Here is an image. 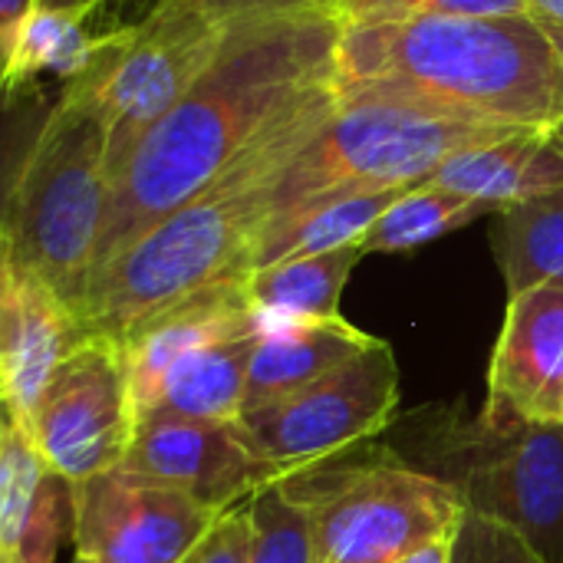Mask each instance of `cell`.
Listing matches in <instances>:
<instances>
[{
	"instance_id": "obj_1",
	"label": "cell",
	"mask_w": 563,
	"mask_h": 563,
	"mask_svg": "<svg viewBox=\"0 0 563 563\" xmlns=\"http://www.w3.org/2000/svg\"><path fill=\"white\" fill-rule=\"evenodd\" d=\"M340 36L330 0L234 23L214 63L112 181L96 271L300 115L343 96Z\"/></svg>"
},
{
	"instance_id": "obj_2",
	"label": "cell",
	"mask_w": 563,
	"mask_h": 563,
	"mask_svg": "<svg viewBox=\"0 0 563 563\" xmlns=\"http://www.w3.org/2000/svg\"><path fill=\"white\" fill-rule=\"evenodd\" d=\"M340 92L475 125L554 132L563 125V53L534 13L346 26Z\"/></svg>"
},
{
	"instance_id": "obj_3",
	"label": "cell",
	"mask_w": 563,
	"mask_h": 563,
	"mask_svg": "<svg viewBox=\"0 0 563 563\" xmlns=\"http://www.w3.org/2000/svg\"><path fill=\"white\" fill-rule=\"evenodd\" d=\"M343 96L310 109L195 201L158 221L89 280L79 320L89 333L122 340L158 310L254 271L271 221V188L320 135Z\"/></svg>"
},
{
	"instance_id": "obj_4",
	"label": "cell",
	"mask_w": 563,
	"mask_h": 563,
	"mask_svg": "<svg viewBox=\"0 0 563 563\" xmlns=\"http://www.w3.org/2000/svg\"><path fill=\"white\" fill-rule=\"evenodd\" d=\"M383 442L465 511L511 528L544 563H563V422L468 416L439 402L396 416Z\"/></svg>"
},
{
	"instance_id": "obj_5",
	"label": "cell",
	"mask_w": 563,
	"mask_h": 563,
	"mask_svg": "<svg viewBox=\"0 0 563 563\" xmlns=\"http://www.w3.org/2000/svg\"><path fill=\"white\" fill-rule=\"evenodd\" d=\"M109 205L106 125L82 82H66L3 185L0 257L46 280L76 313Z\"/></svg>"
},
{
	"instance_id": "obj_6",
	"label": "cell",
	"mask_w": 563,
	"mask_h": 563,
	"mask_svg": "<svg viewBox=\"0 0 563 563\" xmlns=\"http://www.w3.org/2000/svg\"><path fill=\"white\" fill-rule=\"evenodd\" d=\"M310 525L317 563H399L455 534L465 508L383 439L303 465L277 482Z\"/></svg>"
},
{
	"instance_id": "obj_7",
	"label": "cell",
	"mask_w": 563,
	"mask_h": 563,
	"mask_svg": "<svg viewBox=\"0 0 563 563\" xmlns=\"http://www.w3.org/2000/svg\"><path fill=\"white\" fill-rule=\"evenodd\" d=\"M511 132L525 129L459 122L396 99L343 96L320 135L274 181L264 234L323 201L422 185L455 152Z\"/></svg>"
},
{
	"instance_id": "obj_8",
	"label": "cell",
	"mask_w": 563,
	"mask_h": 563,
	"mask_svg": "<svg viewBox=\"0 0 563 563\" xmlns=\"http://www.w3.org/2000/svg\"><path fill=\"white\" fill-rule=\"evenodd\" d=\"M228 33V23L188 3L155 0L139 23L119 26L106 53L76 76L106 125L109 188L148 132L214 63Z\"/></svg>"
},
{
	"instance_id": "obj_9",
	"label": "cell",
	"mask_w": 563,
	"mask_h": 563,
	"mask_svg": "<svg viewBox=\"0 0 563 563\" xmlns=\"http://www.w3.org/2000/svg\"><path fill=\"white\" fill-rule=\"evenodd\" d=\"M399 416V363L386 340L340 369L238 419L251 449L287 475L383 439Z\"/></svg>"
},
{
	"instance_id": "obj_10",
	"label": "cell",
	"mask_w": 563,
	"mask_h": 563,
	"mask_svg": "<svg viewBox=\"0 0 563 563\" xmlns=\"http://www.w3.org/2000/svg\"><path fill=\"white\" fill-rule=\"evenodd\" d=\"M23 429L73 485L119 468L139 429L122 346L112 336H86L53 373Z\"/></svg>"
},
{
	"instance_id": "obj_11",
	"label": "cell",
	"mask_w": 563,
	"mask_h": 563,
	"mask_svg": "<svg viewBox=\"0 0 563 563\" xmlns=\"http://www.w3.org/2000/svg\"><path fill=\"white\" fill-rule=\"evenodd\" d=\"M73 492L69 541L89 563H181L221 518L198 498L125 468L79 482Z\"/></svg>"
},
{
	"instance_id": "obj_12",
	"label": "cell",
	"mask_w": 563,
	"mask_h": 563,
	"mask_svg": "<svg viewBox=\"0 0 563 563\" xmlns=\"http://www.w3.org/2000/svg\"><path fill=\"white\" fill-rule=\"evenodd\" d=\"M119 468L172 485L221 515L247 505L287 475L251 449L238 422L162 412L139 416L135 439Z\"/></svg>"
},
{
	"instance_id": "obj_13",
	"label": "cell",
	"mask_w": 563,
	"mask_h": 563,
	"mask_svg": "<svg viewBox=\"0 0 563 563\" xmlns=\"http://www.w3.org/2000/svg\"><path fill=\"white\" fill-rule=\"evenodd\" d=\"M92 336L79 313L36 274L0 257V396L26 426L63 360Z\"/></svg>"
},
{
	"instance_id": "obj_14",
	"label": "cell",
	"mask_w": 563,
	"mask_h": 563,
	"mask_svg": "<svg viewBox=\"0 0 563 563\" xmlns=\"http://www.w3.org/2000/svg\"><path fill=\"white\" fill-rule=\"evenodd\" d=\"M488 416L563 422V284L508 297L488 366Z\"/></svg>"
},
{
	"instance_id": "obj_15",
	"label": "cell",
	"mask_w": 563,
	"mask_h": 563,
	"mask_svg": "<svg viewBox=\"0 0 563 563\" xmlns=\"http://www.w3.org/2000/svg\"><path fill=\"white\" fill-rule=\"evenodd\" d=\"M76 492L40 455L30 432L3 416L0 426V554L20 563H53L73 538Z\"/></svg>"
},
{
	"instance_id": "obj_16",
	"label": "cell",
	"mask_w": 563,
	"mask_h": 563,
	"mask_svg": "<svg viewBox=\"0 0 563 563\" xmlns=\"http://www.w3.org/2000/svg\"><path fill=\"white\" fill-rule=\"evenodd\" d=\"M254 323H261V317L251 307L247 277H234L158 310L155 317L129 330L122 340H115L129 366L139 416L155 399L165 373L178 360Z\"/></svg>"
},
{
	"instance_id": "obj_17",
	"label": "cell",
	"mask_w": 563,
	"mask_h": 563,
	"mask_svg": "<svg viewBox=\"0 0 563 563\" xmlns=\"http://www.w3.org/2000/svg\"><path fill=\"white\" fill-rule=\"evenodd\" d=\"M429 185L505 211L518 201L563 188V142L551 129H525L445 158Z\"/></svg>"
},
{
	"instance_id": "obj_18",
	"label": "cell",
	"mask_w": 563,
	"mask_h": 563,
	"mask_svg": "<svg viewBox=\"0 0 563 563\" xmlns=\"http://www.w3.org/2000/svg\"><path fill=\"white\" fill-rule=\"evenodd\" d=\"M376 340L379 336L353 327L346 317L264 327L251 360L244 412L264 409L277 399L300 393L303 386L350 363L356 353L369 350Z\"/></svg>"
},
{
	"instance_id": "obj_19",
	"label": "cell",
	"mask_w": 563,
	"mask_h": 563,
	"mask_svg": "<svg viewBox=\"0 0 563 563\" xmlns=\"http://www.w3.org/2000/svg\"><path fill=\"white\" fill-rule=\"evenodd\" d=\"M261 333L264 323H254L178 360L165 373L155 399L142 409V416L162 412V416H185V419L238 422L244 416L247 376Z\"/></svg>"
},
{
	"instance_id": "obj_20",
	"label": "cell",
	"mask_w": 563,
	"mask_h": 563,
	"mask_svg": "<svg viewBox=\"0 0 563 563\" xmlns=\"http://www.w3.org/2000/svg\"><path fill=\"white\" fill-rule=\"evenodd\" d=\"M363 247L350 244L327 254L267 264L247 274V297L264 327L297 320H333L340 313L343 287L363 261Z\"/></svg>"
},
{
	"instance_id": "obj_21",
	"label": "cell",
	"mask_w": 563,
	"mask_h": 563,
	"mask_svg": "<svg viewBox=\"0 0 563 563\" xmlns=\"http://www.w3.org/2000/svg\"><path fill=\"white\" fill-rule=\"evenodd\" d=\"M106 3H86V7H36L23 26L16 30L13 46L3 53V86L7 92H16L40 73H53L66 82L82 76L112 43L115 30L92 33V13Z\"/></svg>"
},
{
	"instance_id": "obj_22",
	"label": "cell",
	"mask_w": 563,
	"mask_h": 563,
	"mask_svg": "<svg viewBox=\"0 0 563 563\" xmlns=\"http://www.w3.org/2000/svg\"><path fill=\"white\" fill-rule=\"evenodd\" d=\"M492 238L508 297L538 284H563V188L498 211Z\"/></svg>"
},
{
	"instance_id": "obj_23",
	"label": "cell",
	"mask_w": 563,
	"mask_h": 563,
	"mask_svg": "<svg viewBox=\"0 0 563 563\" xmlns=\"http://www.w3.org/2000/svg\"><path fill=\"white\" fill-rule=\"evenodd\" d=\"M406 188H386V191H363L336 201H323L287 224L267 231L257 241L254 251V271L294 257H310V254H327L340 251L350 244H360L369 228L386 214V208L402 195Z\"/></svg>"
},
{
	"instance_id": "obj_24",
	"label": "cell",
	"mask_w": 563,
	"mask_h": 563,
	"mask_svg": "<svg viewBox=\"0 0 563 563\" xmlns=\"http://www.w3.org/2000/svg\"><path fill=\"white\" fill-rule=\"evenodd\" d=\"M485 214H498L492 205L445 191L439 185H412L406 188L386 214L369 228V234L360 241L363 254H406L416 247H426Z\"/></svg>"
},
{
	"instance_id": "obj_25",
	"label": "cell",
	"mask_w": 563,
	"mask_h": 563,
	"mask_svg": "<svg viewBox=\"0 0 563 563\" xmlns=\"http://www.w3.org/2000/svg\"><path fill=\"white\" fill-rule=\"evenodd\" d=\"M251 561L247 563H317L307 515L280 495L277 485L257 492L251 501Z\"/></svg>"
},
{
	"instance_id": "obj_26",
	"label": "cell",
	"mask_w": 563,
	"mask_h": 563,
	"mask_svg": "<svg viewBox=\"0 0 563 563\" xmlns=\"http://www.w3.org/2000/svg\"><path fill=\"white\" fill-rule=\"evenodd\" d=\"M346 26H379L422 16H521L531 0H330Z\"/></svg>"
},
{
	"instance_id": "obj_27",
	"label": "cell",
	"mask_w": 563,
	"mask_h": 563,
	"mask_svg": "<svg viewBox=\"0 0 563 563\" xmlns=\"http://www.w3.org/2000/svg\"><path fill=\"white\" fill-rule=\"evenodd\" d=\"M452 563H544L511 528L465 511L452 534Z\"/></svg>"
},
{
	"instance_id": "obj_28",
	"label": "cell",
	"mask_w": 563,
	"mask_h": 563,
	"mask_svg": "<svg viewBox=\"0 0 563 563\" xmlns=\"http://www.w3.org/2000/svg\"><path fill=\"white\" fill-rule=\"evenodd\" d=\"M251 561V508L241 505L218 518L205 541L181 563H247Z\"/></svg>"
},
{
	"instance_id": "obj_29",
	"label": "cell",
	"mask_w": 563,
	"mask_h": 563,
	"mask_svg": "<svg viewBox=\"0 0 563 563\" xmlns=\"http://www.w3.org/2000/svg\"><path fill=\"white\" fill-rule=\"evenodd\" d=\"M172 3H188L195 10H201L205 16L218 20V23H241L251 16H271V13H287V10H300L310 3H323V0H172Z\"/></svg>"
},
{
	"instance_id": "obj_30",
	"label": "cell",
	"mask_w": 563,
	"mask_h": 563,
	"mask_svg": "<svg viewBox=\"0 0 563 563\" xmlns=\"http://www.w3.org/2000/svg\"><path fill=\"white\" fill-rule=\"evenodd\" d=\"M36 10V0H0V49L7 53L23 20Z\"/></svg>"
},
{
	"instance_id": "obj_31",
	"label": "cell",
	"mask_w": 563,
	"mask_h": 563,
	"mask_svg": "<svg viewBox=\"0 0 563 563\" xmlns=\"http://www.w3.org/2000/svg\"><path fill=\"white\" fill-rule=\"evenodd\" d=\"M399 563H452V534L439 538V541H429L426 548L412 551L409 558H402Z\"/></svg>"
},
{
	"instance_id": "obj_32",
	"label": "cell",
	"mask_w": 563,
	"mask_h": 563,
	"mask_svg": "<svg viewBox=\"0 0 563 563\" xmlns=\"http://www.w3.org/2000/svg\"><path fill=\"white\" fill-rule=\"evenodd\" d=\"M531 10L548 26H563V0H531Z\"/></svg>"
},
{
	"instance_id": "obj_33",
	"label": "cell",
	"mask_w": 563,
	"mask_h": 563,
	"mask_svg": "<svg viewBox=\"0 0 563 563\" xmlns=\"http://www.w3.org/2000/svg\"><path fill=\"white\" fill-rule=\"evenodd\" d=\"M86 3H106V0H36V7H53V10H66V7H86Z\"/></svg>"
},
{
	"instance_id": "obj_34",
	"label": "cell",
	"mask_w": 563,
	"mask_h": 563,
	"mask_svg": "<svg viewBox=\"0 0 563 563\" xmlns=\"http://www.w3.org/2000/svg\"><path fill=\"white\" fill-rule=\"evenodd\" d=\"M551 33H554V40H558V46H561V53H563V26H551ZM554 135L563 142V125L554 129Z\"/></svg>"
},
{
	"instance_id": "obj_35",
	"label": "cell",
	"mask_w": 563,
	"mask_h": 563,
	"mask_svg": "<svg viewBox=\"0 0 563 563\" xmlns=\"http://www.w3.org/2000/svg\"><path fill=\"white\" fill-rule=\"evenodd\" d=\"M0 563H20V561H13V558H3V554H0Z\"/></svg>"
},
{
	"instance_id": "obj_36",
	"label": "cell",
	"mask_w": 563,
	"mask_h": 563,
	"mask_svg": "<svg viewBox=\"0 0 563 563\" xmlns=\"http://www.w3.org/2000/svg\"><path fill=\"white\" fill-rule=\"evenodd\" d=\"M73 563H89V561H82V558H73Z\"/></svg>"
}]
</instances>
